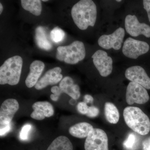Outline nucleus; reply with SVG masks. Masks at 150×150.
<instances>
[{
  "instance_id": "obj_1",
  "label": "nucleus",
  "mask_w": 150,
  "mask_h": 150,
  "mask_svg": "<svg viewBox=\"0 0 150 150\" xmlns=\"http://www.w3.org/2000/svg\"><path fill=\"white\" fill-rule=\"evenodd\" d=\"M96 5L91 0H81L73 6L71 11L75 24L81 30L93 27L97 18Z\"/></svg>"
},
{
  "instance_id": "obj_2",
  "label": "nucleus",
  "mask_w": 150,
  "mask_h": 150,
  "mask_svg": "<svg viewBox=\"0 0 150 150\" xmlns=\"http://www.w3.org/2000/svg\"><path fill=\"white\" fill-rule=\"evenodd\" d=\"M123 115L126 125L134 132L142 136L150 132L149 118L139 108L128 106L123 110Z\"/></svg>"
},
{
  "instance_id": "obj_3",
  "label": "nucleus",
  "mask_w": 150,
  "mask_h": 150,
  "mask_svg": "<svg viewBox=\"0 0 150 150\" xmlns=\"http://www.w3.org/2000/svg\"><path fill=\"white\" fill-rule=\"evenodd\" d=\"M23 59L15 56L7 59L0 67V84L11 86L17 84L20 79Z\"/></svg>"
},
{
  "instance_id": "obj_4",
  "label": "nucleus",
  "mask_w": 150,
  "mask_h": 150,
  "mask_svg": "<svg viewBox=\"0 0 150 150\" xmlns=\"http://www.w3.org/2000/svg\"><path fill=\"white\" fill-rule=\"evenodd\" d=\"M86 55L85 47L83 43L76 40L69 46L58 47L56 58L66 64H76L83 60Z\"/></svg>"
},
{
  "instance_id": "obj_5",
  "label": "nucleus",
  "mask_w": 150,
  "mask_h": 150,
  "mask_svg": "<svg viewBox=\"0 0 150 150\" xmlns=\"http://www.w3.org/2000/svg\"><path fill=\"white\" fill-rule=\"evenodd\" d=\"M84 148L85 150H108L106 133L102 129L93 128L86 137Z\"/></svg>"
},
{
  "instance_id": "obj_6",
  "label": "nucleus",
  "mask_w": 150,
  "mask_h": 150,
  "mask_svg": "<svg viewBox=\"0 0 150 150\" xmlns=\"http://www.w3.org/2000/svg\"><path fill=\"white\" fill-rule=\"evenodd\" d=\"M149 49V45L146 42L129 37L124 42L122 51L127 58L136 59L147 53Z\"/></svg>"
},
{
  "instance_id": "obj_7",
  "label": "nucleus",
  "mask_w": 150,
  "mask_h": 150,
  "mask_svg": "<svg viewBox=\"0 0 150 150\" xmlns=\"http://www.w3.org/2000/svg\"><path fill=\"white\" fill-rule=\"evenodd\" d=\"M150 97L146 89L136 83H129L126 89V100L129 105L134 103L145 104L149 100Z\"/></svg>"
},
{
  "instance_id": "obj_8",
  "label": "nucleus",
  "mask_w": 150,
  "mask_h": 150,
  "mask_svg": "<svg viewBox=\"0 0 150 150\" xmlns=\"http://www.w3.org/2000/svg\"><path fill=\"white\" fill-rule=\"evenodd\" d=\"M125 35V30L123 28H119L111 34L101 35L98 39V45L106 50L112 48L119 50L122 46Z\"/></svg>"
},
{
  "instance_id": "obj_9",
  "label": "nucleus",
  "mask_w": 150,
  "mask_h": 150,
  "mask_svg": "<svg viewBox=\"0 0 150 150\" xmlns=\"http://www.w3.org/2000/svg\"><path fill=\"white\" fill-rule=\"evenodd\" d=\"M125 27L126 32L133 37L142 35L150 38V26L149 25L141 23L135 15L129 14L125 19Z\"/></svg>"
},
{
  "instance_id": "obj_10",
  "label": "nucleus",
  "mask_w": 150,
  "mask_h": 150,
  "mask_svg": "<svg viewBox=\"0 0 150 150\" xmlns=\"http://www.w3.org/2000/svg\"><path fill=\"white\" fill-rule=\"evenodd\" d=\"M95 67L100 74L105 77L109 76L112 71V60L105 51L98 50L92 56Z\"/></svg>"
},
{
  "instance_id": "obj_11",
  "label": "nucleus",
  "mask_w": 150,
  "mask_h": 150,
  "mask_svg": "<svg viewBox=\"0 0 150 150\" xmlns=\"http://www.w3.org/2000/svg\"><path fill=\"white\" fill-rule=\"evenodd\" d=\"M19 107L18 102L13 98L6 100L3 103L0 108V129L11 126V122Z\"/></svg>"
},
{
  "instance_id": "obj_12",
  "label": "nucleus",
  "mask_w": 150,
  "mask_h": 150,
  "mask_svg": "<svg viewBox=\"0 0 150 150\" xmlns=\"http://www.w3.org/2000/svg\"><path fill=\"white\" fill-rule=\"evenodd\" d=\"M125 74L129 80L139 84L146 89H150V78L142 67L134 66L129 67L126 70Z\"/></svg>"
},
{
  "instance_id": "obj_13",
  "label": "nucleus",
  "mask_w": 150,
  "mask_h": 150,
  "mask_svg": "<svg viewBox=\"0 0 150 150\" xmlns=\"http://www.w3.org/2000/svg\"><path fill=\"white\" fill-rule=\"evenodd\" d=\"M62 70L60 67H55L48 70L35 86L37 90H41L49 85H54L62 80Z\"/></svg>"
},
{
  "instance_id": "obj_14",
  "label": "nucleus",
  "mask_w": 150,
  "mask_h": 150,
  "mask_svg": "<svg viewBox=\"0 0 150 150\" xmlns=\"http://www.w3.org/2000/svg\"><path fill=\"white\" fill-rule=\"evenodd\" d=\"M33 111L30 117L37 120H42L45 117H51L54 115V110L53 105L48 101H38L32 105Z\"/></svg>"
},
{
  "instance_id": "obj_15",
  "label": "nucleus",
  "mask_w": 150,
  "mask_h": 150,
  "mask_svg": "<svg viewBox=\"0 0 150 150\" xmlns=\"http://www.w3.org/2000/svg\"><path fill=\"white\" fill-rule=\"evenodd\" d=\"M44 68L45 64L41 61L36 60L31 63L30 67L29 73L25 81V85L28 88H31L35 86Z\"/></svg>"
},
{
  "instance_id": "obj_16",
  "label": "nucleus",
  "mask_w": 150,
  "mask_h": 150,
  "mask_svg": "<svg viewBox=\"0 0 150 150\" xmlns=\"http://www.w3.org/2000/svg\"><path fill=\"white\" fill-rule=\"evenodd\" d=\"M59 87L62 93L67 94L73 99H78L80 97L79 87L74 83L73 79L69 76H66L62 79L59 83Z\"/></svg>"
},
{
  "instance_id": "obj_17",
  "label": "nucleus",
  "mask_w": 150,
  "mask_h": 150,
  "mask_svg": "<svg viewBox=\"0 0 150 150\" xmlns=\"http://www.w3.org/2000/svg\"><path fill=\"white\" fill-rule=\"evenodd\" d=\"M93 129V127L90 123L81 122L71 126L69 131L73 137L82 139L87 137Z\"/></svg>"
},
{
  "instance_id": "obj_18",
  "label": "nucleus",
  "mask_w": 150,
  "mask_h": 150,
  "mask_svg": "<svg viewBox=\"0 0 150 150\" xmlns=\"http://www.w3.org/2000/svg\"><path fill=\"white\" fill-rule=\"evenodd\" d=\"M35 40L38 46L46 51H49L52 48V45L47 38L44 28L38 26L35 29Z\"/></svg>"
},
{
  "instance_id": "obj_19",
  "label": "nucleus",
  "mask_w": 150,
  "mask_h": 150,
  "mask_svg": "<svg viewBox=\"0 0 150 150\" xmlns=\"http://www.w3.org/2000/svg\"><path fill=\"white\" fill-rule=\"evenodd\" d=\"M47 150H73V145L67 137L59 136L51 143Z\"/></svg>"
},
{
  "instance_id": "obj_20",
  "label": "nucleus",
  "mask_w": 150,
  "mask_h": 150,
  "mask_svg": "<svg viewBox=\"0 0 150 150\" xmlns=\"http://www.w3.org/2000/svg\"><path fill=\"white\" fill-rule=\"evenodd\" d=\"M104 113L105 118L109 123L112 124L118 123L120 118V114L118 108L115 105L112 103H105Z\"/></svg>"
},
{
  "instance_id": "obj_21",
  "label": "nucleus",
  "mask_w": 150,
  "mask_h": 150,
  "mask_svg": "<svg viewBox=\"0 0 150 150\" xmlns=\"http://www.w3.org/2000/svg\"><path fill=\"white\" fill-rule=\"evenodd\" d=\"M21 6L25 10L36 16H39L42 11V4L40 0H22Z\"/></svg>"
},
{
  "instance_id": "obj_22",
  "label": "nucleus",
  "mask_w": 150,
  "mask_h": 150,
  "mask_svg": "<svg viewBox=\"0 0 150 150\" xmlns=\"http://www.w3.org/2000/svg\"><path fill=\"white\" fill-rule=\"evenodd\" d=\"M138 141L137 135L134 133H130L123 143V146L126 150H134L137 147Z\"/></svg>"
},
{
  "instance_id": "obj_23",
  "label": "nucleus",
  "mask_w": 150,
  "mask_h": 150,
  "mask_svg": "<svg viewBox=\"0 0 150 150\" xmlns=\"http://www.w3.org/2000/svg\"><path fill=\"white\" fill-rule=\"evenodd\" d=\"M65 35L64 31L58 27L54 28L50 33L51 40L56 43H60L63 41L64 39Z\"/></svg>"
},
{
  "instance_id": "obj_24",
  "label": "nucleus",
  "mask_w": 150,
  "mask_h": 150,
  "mask_svg": "<svg viewBox=\"0 0 150 150\" xmlns=\"http://www.w3.org/2000/svg\"><path fill=\"white\" fill-rule=\"evenodd\" d=\"M31 128V125L28 124H26L23 127L20 134V137L21 140L27 139L28 138V133Z\"/></svg>"
},
{
  "instance_id": "obj_25",
  "label": "nucleus",
  "mask_w": 150,
  "mask_h": 150,
  "mask_svg": "<svg viewBox=\"0 0 150 150\" xmlns=\"http://www.w3.org/2000/svg\"><path fill=\"white\" fill-rule=\"evenodd\" d=\"M99 114V110L98 108L94 106L88 107V111L86 115L90 118H95Z\"/></svg>"
},
{
  "instance_id": "obj_26",
  "label": "nucleus",
  "mask_w": 150,
  "mask_h": 150,
  "mask_svg": "<svg viewBox=\"0 0 150 150\" xmlns=\"http://www.w3.org/2000/svg\"><path fill=\"white\" fill-rule=\"evenodd\" d=\"M88 106L86 103L84 102L79 103L77 106V108L79 112L83 115H86L88 110Z\"/></svg>"
},
{
  "instance_id": "obj_27",
  "label": "nucleus",
  "mask_w": 150,
  "mask_h": 150,
  "mask_svg": "<svg viewBox=\"0 0 150 150\" xmlns=\"http://www.w3.org/2000/svg\"><path fill=\"white\" fill-rule=\"evenodd\" d=\"M144 8L147 12L148 18L150 23V0H144L143 1Z\"/></svg>"
},
{
  "instance_id": "obj_28",
  "label": "nucleus",
  "mask_w": 150,
  "mask_h": 150,
  "mask_svg": "<svg viewBox=\"0 0 150 150\" xmlns=\"http://www.w3.org/2000/svg\"><path fill=\"white\" fill-rule=\"evenodd\" d=\"M51 91L54 94L58 96H60L61 94H62L59 86H54L51 88Z\"/></svg>"
},
{
  "instance_id": "obj_29",
  "label": "nucleus",
  "mask_w": 150,
  "mask_h": 150,
  "mask_svg": "<svg viewBox=\"0 0 150 150\" xmlns=\"http://www.w3.org/2000/svg\"><path fill=\"white\" fill-rule=\"evenodd\" d=\"M93 101V98L91 96L87 94L84 96V101L85 103H92Z\"/></svg>"
},
{
  "instance_id": "obj_30",
  "label": "nucleus",
  "mask_w": 150,
  "mask_h": 150,
  "mask_svg": "<svg viewBox=\"0 0 150 150\" xmlns=\"http://www.w3.org/2000/svg\"><path fill=\"white\" fill-rule=\"evenodd\" d=\"M11 128V126H9L3 128V129H0V132H1L0 133V135H1V137L4 136L6 133L8 132L10 130Z\"/></svg>"
},
{
  "instance_id": "obj_31",
  "label": "nucleus",
  "mask_w": 150,
  "mask_h": 150,
  "mask_svg": "<svg viewBox=\"0 0 150 150\" xmlns=\"http://www.w3.org/2000/svg\"><path fill=\"white\" fill-rule=\"evenodd\" d=\"M144 150H150V140L145 141L144 143Z\"/></svg>"
},
{
  "instance_id": "obj_32",
  "label": "nucleus",
  "mask_w": 150,
  "mask_h": 150,
  "mask_svg": "<svg viewBox=\"0 0 150 150\" xmlns=\"http://www.w3.org/2000/svg\"><path fill=\"white\" fill-rule=\"evenodd\" d=\"M51 99L53 100V101H56L58 100L59 99V97L55 95L51 94V96H50Z\"/></svg>"
},
{
  "instance_id": "obj_33",
  "label": "nucleus",
  "mask_w": 150,
  "mask_h": 150,
  "mask_svg": "<svg viewBox=\"0 0 150 150\" xmlns=\"http://www.w3.org/2000/svg\"><path fill=\"white\" fill-rule=\"evenodd\" d=\"M3 11V6L1 3H0V14H1Z\"/></svg>"
},
{
  "instance_id": "obj_34",
  "label": "nucleus",
  "mask_w": 150,
  "mask_h": 150,
  "mask_svg": "<svg viewBox=\"0 0 150 150\" xmlns=\"http://www.w3.org/2000/svg\"><path fill=\"white\" fill-rule=\"evenodd\" d=\"M116 1L118 2H120L122 1L121 0H116Z\"/></svg>"
},
{
  "instance_id": "obj_35",
  "label": "nucleus",
  "mask_w": 150,
  "mask_h": 150,
  "mask_svg": "<svg viewBox=\"0 0 150 150\" xmlns=\"http://www.w3.org/2000/svg\"><path fill=\"white\" fill-rule=\"evenodd\" d=\"M47 1H48V0H43V1H42L46 2Z\"/></svg>"
}]
</instances>
